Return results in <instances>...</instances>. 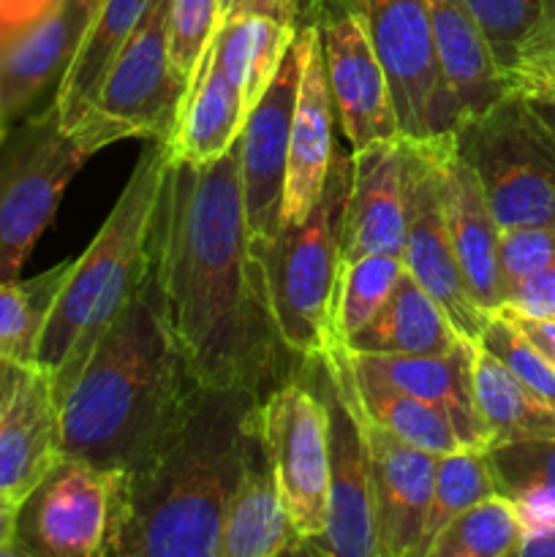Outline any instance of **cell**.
I'll list each match as a JSON object with an SVG mask.
<instances>
[{
  "mask_svg": "<svg viewBox=\"0 0 555 557\" xmlns=\"http://www.w3.org/2000/svg\"><path fill=\"white\" fill-rule=\"evenodd\" d=\"M150 267L196 384L264 397L278 351L286 348L250 253L237 145L207 166L169 161L152 221Z\"/></svg>",
  "mask_w": 555,
  "mask_h": 557,
  "instance_id": "cell-1",
  "label": "cell"
},
{
  "mask_svg": "<svg viewBox=\"0 0 555 557\" xmlns=\"http://www.w3.org/2000/svg\"><path fill=\"white\" fill-rule=\"evenodd\" d=\"M196 386L147 267L131 302L60 397L63 457L103 471H136L166 438Z\"/></svg>",
  "mask_w": 555,
  "mask_h": 557,
  "instance_id": "cell-2",
  "label": "cell"
},
{
  "mask_svg": "<svg viewBox=\"0 0 555 557\" xmlns=\"http://www.w3.org/2000/svg\"><path fill=\"white\" fill-rule=\"evenodd\" d=\"M259 400L196 386L161 446L123 473L109 557H218L245 419Z\"/></svg>",
  "mask_w": 555,
  "mask_h": 557,
  "instance_id": "cell-3",
  "label": "cell"
},
{
  "mask_svg": "<svg viewBox=\"0 0 555 557\" xmlns=\"http://www.w3.org/2000/svg\"><path fill=\"white\" fill-rule=\"evenodd\" d=\"M166 169L163 141L145 147L103 226L85 253L71 261L33 354V364L52 379L58 403L79 379L150 267V234Z\"/></svg>",
  "mask_w": 555,
  "mask_h": 557,
  "instance_id": "cell-4",
  "label": "cell"
},
{
  "mask_svg": "<svg viewBox=\"0 0 555 557\" xmlns=\"http://www.w3.org/2000/svg\"><path fill=\"white\" fill-rule=\"evenodd\" d=\"M348 183V161L335 158L324 194L297 226H283L259 256L267 302L281 346L294 359H319L341 346L335 337V297L341 283L337 218Z\"/></svg>",
  "mask_w": 555,
  "mask_h": 557,
  "instance_id": "cell-5",
  "label": "cell"
},
{
  "mask_svg": "<svg viewBox=\"0 0 555 557\" xmlns=\"http://www.w3.org/2000/svg\"><path fill=\"white\" fill-rule=\"evenodd\" d=\"M501 232L555 226V134L526 96L509 92L452 131Z\"/></svg>",
  "mask_w": 555,
  "mask_h": 557,
  "instance_id": "cell-6",
  "label": "cell"
},
{
  "mask_svg": "<svg viewBox=\"0 0 555 557\" xmlns=\"http://www.w3.org/2000/svg\"><path fill=\"white\" fill-rule=\"evenodd\" d=\"M90 152L49 103L0 141V283L16 281Z\"/></svg>",
  "mask_w": 555,
  "mask_h": 557,
  "instance_id": "cell-7",
  "label": "cell"
},
{
  "mask_svg": "<svg viewBox=\"0 0 555 557\" xmlns=\"http://www.w3.org/2000/svg\"><path fill=\"white\" fill-rule=\"evenodd\" d=\"M169 9L172 0H150L109 65L92 107L69 131L90 156L120 139L163 141L172 131L188 85L177 76L169 54Z\"/></svg>",
  "mask_w": 555,
  "mask_h": 557,
  "instance_id": "cell-8",
  "label": "cell"
},
{
  "mask_svg": "<svg viewBox=\"0 0 555 557\" xmlns=\"http://www.w3.org/2000/svg\"><path fill=\"white\" fill-rule=\"evenodd\" d=\"M326 5L357 16L390 79L403 139L428 141L457 128L460 114L435 63L428 0H297L299 16Z\"/></svg>",
  "mask_w": 555,
  "mask_h": 557,
  "instance_id": "cell-9",
  "label": "cell"
},
{
  "mask_svg": "<svg viewBox=\"0 0 555 557\" xmlns=\"http://www.w3.org/2000/svg\"><path fill=\"white\" fill-rule=\"evenodd\" d=\"M254 422L270 455L278 490L297 539H319L330 506V413L319 386L303 379L267 392Z\"/></svg>",
  "mask_w": 555,
  "mask_h": 557,
  "instance_id": "cell-10",
  "label": "cell"
},
{
  "mask_svg": "<svg viewBox=\"0 0 555 557\" xmlns=\"http://www.w3.org/2000/svg\"><path fill=\"white\" fill-rule=\"evenodd\" d=\"M123 473L60 457L16 509L14 542L33 557H109Z\"/></svg>",
  "mask_w": 555,
  "mask_h": 557,
  "instance_id": "cell-11",
  "label": "cell"
},
{
  "mask_svg": "<svg viewBox=\"0 0 555 557\" xmlns=\"http://www.w3.org/2000/svg\"><path fill=\"white\" fill-rule=\"evenodd\" d=\"M403 169H406V239H403V264L406 272L441 305L457 335L477 343L488 324L484 313L473 302L460 264L452 250L441 215L439 183H435L433 158L428 141L403 139Z\"/></svg>",
  "mask_w": 555,
  "mask_h": 557,
  "instance_id": "cell-12",
  "label": "cell"
},
{
  "mask_svg": "<svg viewBox=\"0 0 555 557\" xmlns=\"http://www.w3.org/2000/svg\"><path fill=\"white\" fill-rule=\"evenodd\" d=\"M297 38L272 76L270 87L245 117L237 139L239 183H243L245 226L254 259H259L283 228V188H286L288 134H292L294 101L299 87Z\"/></svg>",
  "mask_w": 555,
  "mask_h": 557,
  "instance_id": "cell-13",
  "label": "cell"
},
{
  "mask_svg": "<svg viewBox=\"0 0 555 557\" xmlns=\"http://www.w3.org/2000/svg\"><path fill=\"white\" fill-rule=\"evenodd\" d=\"M332 109L351 150L403 139L390 79L357 16L326 5L313 11Z\"/></svg>",
  "mask_w": 555,
  "mask_h": 557,
  "instance_id": "cell-14",
  "label": "cell"
},
{
  "mask_svg": "<svg viewBox=\"0 0 555 557\" xmlns=\"http://www.w3.org/2000/svg\"><path fill=\"white\" fill-rule=\"evenodd\" d=\"M428 147L433 158L435 183H439L441 215H444L462 281L473 302L484 313H495L504 305V286H501L498 272L501 228L490 210L488 196L473 169L457 152L452 134L428 139Z\"/></svg>",
  "mask_w": 555,
  "mask_h": 557,
  "instance_id": "cell-15",
  "label": "cell"
},
{
  "mask_svg": "<svg viewBox=\"0 0 555 557\" xmlns=\"http://www.w3.org/2000/svg\"><path fill=\"white\" fill-rule=\"evenodd\" d=\"M297 47L303 65H299L297 101L292 114V134H288V161H286V188H283V226H297L316 201L324 194L335 163V109H332L330 85H326L324 54H321L319 27L303 22L297 30Z\"/></svg>",
  "mask_w": 555,
  "mask_h": 557,
  "instance_id": "cell-16",
  "label": "cell"
},
{
  "mask_svg": "<svg viewBox=\"0 0 555 557\" xmlns=\"http://www.w3.org/2000/svg\"><path fill=\"white\" fill-rule=\"evenodd\" d=\"M98 3L60 0L49 14L0 44V120L5 131L30 117L49 87L58 92Z\"/></svg>",
  "mask_w": 555,
  "mask_h": 557,
  "instance_id": "cell-17",
  "label": "cell"
},
{
  "mask_svg": "<svg viewBox=\"0 0 555 557\" xmlns=\"http://www.w3.org/2000/svg\"><path fill=\"white\" fill-rule=\"evenodd\" d=\"M406 239V169L403 139L351 150L348 183L337 218L341 261L403 253Z\"/></svg>",
  "mask_w": 555,
  "mask_h": 557,
  "instance_id": "cell-18",
  "label": "cell"
},
{
  "mask_svg": "<svg viewBox=\"0 0 555 557\" xmlns=\"http://www.w3.org/2000/svg\"><path fill=\"white\" fill-rule=\"evenodd\" d=\"M354 403H357V392H354ZM357 417L365 446H368L370 476H373L381 553L384 557H417L424 520H428L430 495H433L435 457L392 438L365 417L359 403Z\"/></svg>",
  "mask_w": 555,
  "mask_h": 557,
  "instance_id": "cell-19",
  "label": "cell"
},
{
  "mask_svg": "<svg viewBox=\"0 0 555 557\" xmlns=\"http://www.w3.org/2000/svg\"><path fill=\"white\" fill-rule=\"evenodd\" d=\"M473 348L477 343L449 354H346L357 373L439 408L466 449L484 451L490 435L473 400Z\"/></svg>",
  "mask_w": 555,
  "mask_h": 557,
  "instance_id": "cell-20",
  "label": "cell"
},
{
  "mask_svg": "<svg viewBox=\"0 0 555 557\" xmlns=\"http://www.w3.org/2000/svg\"><path fill=\"white\" fill-rule=\"evenodd\" d=\"M297 0H234L221 16L212 49L239 90L245 112L270 87L299 30Z\"/></svg>",
  "mask_w": 555,
  "mask_h": 557,
  "instance_id": "cell-21",
  "label": "cell"
},
{
  "mask_svg": "<svg viewBox=\"0 0 555 557\" xmlns=\"http://www.w3.org/2000/svg\"><path fill=\"white\" fill-rule=\"evenodd\" d=\"M254 408L245 419L239 468L226 506L218 557H281L297 539L278 490L267 446L256 430Z\"/></svg>",
  "mask_w": 555,
  "mask_h": 557,
  "instance_id": "cell-22",
  "label": "cell"
},
{
  "mask_svg": "<svg viewBox=\"0 0 555 557\" xmlns=\"http://www.w3.org/2000/svg\"><path fill=\"white\" fill-rule=\"evenodd\" d=\"M63 457L60 408L47 370L27 364L0 419V495L22 504Z\"/></svg>",
  "mask_w": 555,
  "mask_h": 557,
  "instance_id": "cell-23",
  "label": "cell"
},
{
  "mask_svg": "<svg viewBox=\"0 0 555 557\" xmlns=\"http://www.w3.org/2000/svg\"><path fill=\"white\" fill-rule=\"evenodd\" d=\"M435 63L455 101L460 123L488 112L509 96V82L495 63L482 27L466 0H428ZM457 123V125H460Z\"/></svg>",
  "mask_w": 555,
  "mask_h": 557,
  "instance_id": "cell-24",
  "label": "cell"
},
{
  "mask_svg": "<svg viewBox=\"0 0 555 557\" xmlns=\"http://www.w3.org/2000/svg\"><path fill=\"white\" fill-rule=\"evenodd\" d=\"M245 117L248 112L243 96L223 74L210 41L199 69L185 87L172 131L163 139L169 161L188 166L215 163L237 145Z\"/></svg>",
  "mask_w": 555,
  "mask_h": 557,
  "instance_id": "cell-25",
  "label": "cell"
},
{
  "mask_svg": "<svg viewBox=\"0 0 555 557\" xmlns=\"http://www.w3.org/2000/svg\"><path fill=\"white\" fill-rule=\"evenodd\" d=\"M441 305L403 272L384 308L343 343L348 354H449L462 346Z\"/></svg>",
  "mask_w": 555,
  "mask_h": 557,
  "instance_id": "cell-26",
  "label": "cell"
},
{
  "mask_svg": "<svg viewBox=\"0 0 555 557\" xmlns=\"http://www.w3.org/2000/svg\"><path fill=\"white\" fill-rule=\"evenodd\" d=\"M147 5L150 0H101L98 3L79 49L52 98L60 125L65 131H74L92 107L109 65L136 30Z\"/></svg>",
  "mask_w": 555,
  "mask_h": 557,
  "instance_id": "cell-27",
  "label": "cell"
},
{
  "mask_svg": "<svg viewBox=\"0 0 555 557\" xmlns=\"http://www.w3.org/2000/svg\"><path fill=\"white\" fill-rule=\"evenodd\" d=\"M473 400L493 444L555 438V406L528 389L484 348H473Z\"/></svg>",
  "mask_w": 555,
  "mask_h": 557,
  "instance_id": "cell-28",
  "label": "cell"
},
{
  "mask_svg": "<svg viewBox=\"0 0 555 557\" xmlns=\"http://www.w3.org/2000/svg\"><path fill=\"white\" fill-rule=\"evenodd\" d=\"M484 457L495 493L515 506L526 531L555 525V438L493 444Z\"/></svg>",
  "mask_w": 555,
  "mask_h": 557,
  "instance_id": "cell-29",
  "label": "cell"
},
{
  "mask_svg": "<svg viewBox=\"0 0 555 557\" xmlns=\"http://www.w3.org/2000/svg\"><path fill=\"white\" fill-rule=\"evenodd\" d=\"M348 364H351V359H348ZM351 381L365 417L373 424H379L392 438L403 441V444L414 446L419 451H428L433 457L466 449L457 441L449 419L439 408L428 406V403L417 400V397L406 395V392L395 389V386L384 384V381L357 373L354 368Z\"/></svg>",
  "mask_w": 555,
  "mask_h": 557,
  "instance_id": "cell-30",
  "label": "cell"
},
{
  "mask_svg": "<svg viewBox=\"0 0 555 557\" xmlns=\"http://www.w3.org/2000/svg\"><path fill=\"white\" fill-rule=\"evenodd\" d=\"M466 5L504 76L542 58L555 30V0H466Z\"/></svg>",
  "mask_w": 555,
  "mask_h": 557,
  "instance_id": "cell-31",
  "label": "cell"
},
{
  "mask_svg": "<svg viewBox=\"0 0 555 557\" xmlns=\"http://www.w3.org/2000/svg\"><path fill=\"white\" fill-rule=\"evenodd\" d=\"M526 536V522L501 495L446 522L419 557H509Z\"/></svg>",
  "mask_w": 555,
  "mask_h": 557,
  "instance_id": "cell-32",
  "label": "cell"
},
{
  "mask_svg": "<svg viewBox=\"0 0 555 557\" xmlns=\"http://www.w3.org/2000/svg\"><path fill=\"white\" fill-rule=\"evenodd\" d=\"M69 270L71 261H63L30 281L0 283V357L33 364L38 335Z\"/></svg>",
  "mask_w": 555,
  "mask_h": 557,
  "instance_id": "cell-33",
  "label": "cell"
},
{
  "mask_svg": "<svg viewBox=\"0 0 555 557\" xmlns=\"http://www.w3.org/2000/svg\"><path fill=\"white\" fill-rule=\"evenodd\" d=\"M493 495L498 493H495L493 473H490V462L482 449H457L449 451V455L435 457L433 495H430V509L428 520H424L419 555L424 553L430 539L446 522L460 517L462 511L473 509L482 500L493 498Z\"/></svg>",
  "mask_w": 555,
  "mask_h": 557,
  "instance_id": "cell-34",
  "label": "cell"
},
{
  "mask_svg": "<svg viewBox=\"0 0 555 557\" xmlns=\"http://www.w3.org/2000/svg\"><path fill=\"white\" fill-rule=\"evenodd\" d=\"M403 272L406 264L392 253L362 256L341 267L335 297V337L341 346L384 308Z\"/></svg>",
  "mask_w": 555,
  "mask_h": 557,
  "instance_id": "cell-35",
  "label": "cell"
},
{
  "mask_svg": "<svg viewBox=\"0 0 555 557\" xmlns=\"http://www.w3.org/2000/svg\"><path fill=\"white\" fill-rule=\"evenodd\" d=\"M477 346L484 348L490 357L498 359L528 389H533L536 395H542L544 400L555 406V368L542 351H536L526 341V335L501 310L490 313Z\"/></svg>",
  "mask_w": 555,
  "mask_h": 557,
  "instance_id": "cell-36",
  "label": "cell"
},
{
  "mask_svg": "<svg viewBox=\"0 0 555 557\" xmlns=\"http://www.w3.org/2000/svg\"><path fill=\"white\" fill-rule=\"evenodd\" d=\"M223 16V0H172L169 9V54L180 79L188 85L199 69Z\"/></svg>",
  "mask_w": 555,
  "mask_h": 557,
  "instance_id": "cell-37",
  "label": "cell"
},
{
  "mask_svg": "<svg viewBox=\"0 0 555 557\" xmlns=\"http://www.w3.org/2000/svg\"><path fill=\"white\" fill-rule=\"evenodd\" d=\"M555 259V226H517L498 237V272L504 297L511 286L526 281Z\"/></svg>",
  "mask_w": 555,
  "mask_h": 557,
  "instance_id": "cell-38",
  "label": "cell"
},
{
  "mask_svg": "<svg viewBox=\"0 0 555 557\" xmlns=\"http://www.w3.org/2000/svg\"><path fill=\"white\" fill-rule=\"evenodd\" d=\"M531 319H555V259L506 292L504 305Z\"/></svg>",
  "mask_w": 555,
  "mask_h": 557,
  "instance_id": "cell-39",
  "label": "cell"
},
{
  "mask_svg": "<svg viewBox=\"0 0 555 557\" xmlns=\"http://www.w3.org/2000/svg\"><path fill=\"white\" fill-rule=\"evenodd\" d=\"M511 92H520L528 98H544V101H555V63L553 60H539V63H528L522 69L511 71L506 76Z\"/></svg>",
  "mask_w": 555,
  "mask_h": 557,
  "instance_id": "cell-40",
  "label": "cell"
},
{
  "mask_svg": "<svg viewBox=\"0 0 555 557\" xmlns=\"http://www.w3.org/2000/svg\"><path fill=\"white\" fill-rule=\"evenodd\" d=\"M58 3L60 0H0V44L41 20Z\"/></svg>",
  "mask_w": 555,
  "mask_h": 557,
  "instance_id": "cell-41",
  "label": "cell"
},
{
  "mask_svg": "<svg viewBox=\"0 0 555 557\" xmlns=\"http://www.w3.org/2000/svg\"><path fill=\"white\" fill-rule=\"evenodd\" d=\"M517 330L526 335V341L531 343L536 351H542L550 359V364L555 368V319H531V315L515 313L509 308H498Z\"/></svg>",
  "mask_w": 555,
  "mask_h": 557,
  "instance_id": "cell-42",
  "label": "cell"
},
{
  "mask_svg": "<svg viewBox=\"0 0 555 557\" xmlns=\"http://www.w3.org/2000/svg\"><path fill=\"white\" fill-rule=\"evenodd\" d=\"M509 557H555V525L526 531L522 542Z\"/></svg>",
  "mask_w": 555,
  "mask_h": 557,
  "instance_id": "cell-43",
  "label": "cell"
},
{
  "mask_svg": "<svg viewBox=\"0 0 555 557\" xmlns=\"http://www.w3.org/2000/svg\"><path fill=\"white\" fill-rule=\"evenodd\" d=\"M25 362H9V368L0 373V419H3L5 408H9L11 397H14L16 386H20L22 373H25Z\"/></svg>",
  "mask_w": 555,
  "mask_h": 557,
  "instance_id": "cell-44",
  "label": "cell"
},
{
  "mask_svg": "<svg viewBox=\"0 0 555 557\" xmlns=\"http://www.w3.org/2000/svg\"><path fill=\"white\" fill-rule=\"evenodd\" d=\"M16 509H20V504H16V500L3 498V495H0V544H5L14 539Z\"/></svg>",
  "mask_w": 555,
  "mask_h": 557,
  "instance_id": "cell-45",
  "label": "cell"
},
{
  "mask_svg": "<svg viewBox=\"0 0 555 557\" xmlns=\"http://www.w3.org/2000/svg\"><path fill=\"white\" fill-rule=\"evenodd\" d=\"M528 101H531V107L536 109L539 117H542L544 123L550 125V131L555 134V101H544V98H528Z\"/></svg>",
  "mask_w": 555,
  "mask_h": 557,
  "instance_id": "cell-46",
  "label": "cell"
},
{
  "mask_svg": "<svg viewBox=\"0 0 555 557\" xmlns=\"http://www.w3.org/2000/svg\"><path fill=\"white\" fill-rule=\"evenodd\" d=\"M0 557H33V555L25 553V549H22L14 539H11V542L0 544Z\"/></svg>",
  "mask_w": 555,
  "mask_h": 557,
  "instance_id": "cell-47",
  "label": "cell"
},
{
  "mask_svg": "<svg viewBox=\"0 0 555 557\" xmlns=\"http://www.w3.org/2000/svg\"><path fill=\"white\" fill-rule=\"evenodd\" d=\"M539 60H553L555 63V30H553V36H550V41H547V49H544V54L542 58H536V60H531V63H539ZM528 65V63H526ZM522 69V65H520Z\"/></svg>",
  "mask_w": 555,
  "mask_h": 557,
  "instance_id": "cell-48",
  "label": "cell"
},
{
  "mask_svg": "<svg viewBox=\"0 0 555 557\" xmlns=\"http://www.w3.org/2000/svg\"><path fill=\"white\" fill-rule=\"evenodd\" d=\"M9 362H14V359H3V357H0V373H3V370L9 368Z\"/></svg>",
  "mask_w": 555,
  "mask_h": 557,
  "instance_id": "cell-49",
  "label": "cell"
},
{
  "mask_svg": "<svg viewBox=\"0 0 555 557\" xmlns=\"http://www.w3.org/2000/svg\"><path fill=\"white\" fill-rule=\"evenodd\" d=\"M5 134H9V131L3 128V120H0V141H3V136H5Z\"/></svg>",
  "mask_w": 555,
  "mask_h": 557,
  "instance_id": "cell-50",
  "label": "cell"
},
{
  "mask_svg": "<svg viewBox=\"0 0 555 557\" xmlns=\"http://www.w3.org/2000/svg\"><path fill=\"white\" fill-rule=\"evenodd\" d=\"M232 3H234V0H223V11H226Z\"/></svg>",
  "mask_w": 555,
  "mask_h": 557,
  "instance_id": "cell-51",
  "label": "cell"
}]
</instances>
